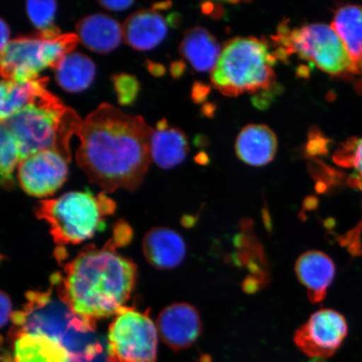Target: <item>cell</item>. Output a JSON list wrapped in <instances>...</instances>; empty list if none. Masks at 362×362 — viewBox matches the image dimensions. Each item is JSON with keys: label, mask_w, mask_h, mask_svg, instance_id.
<instances>
[{"label": "cell", "mask_w": 362, "mask_h": 362, "mask_svg": "<svg viewBox=\"0 0 362 362\" xmlns=\"http://www.w3.org/2000/svg\"><path fill=\"white\" fill-rule=\"evenodd\" d=\"M57 3L52 0L47 1L26 2V12L29 19L40 33L53 28L54 18L57 12Z\"/></svg>", "instance_id": "obj_25"}, {"label": "cell", "mask_w": 362, "mask_h": 362, "mask_svg": "<svg viewBox=\"0 0 362 362\" xmlns=\"http://www.w3.org/2000/svg\"><path fill=\"white\" fill-rule=\"evenodd\" d=\"M189 149L187 136L177 128L156 129L151 137L152 160L162 169L169 170L180 164Z\"/></svg>", "instance_id": "obj_22"}, {"label": "cell", "mask_w": 362, "mask_h": 362, "mask_svg": "<svg viewBox=\"0 0 362 362\" xmlns=\"http://www.w3.org/2000/svg\"><path fill=\"white\" fill-rule=\"evenodd\" d=\"M168 22L172 26H177L180 22V16L179 13H171L168 18Z\"/></svg>", "instance_id": "obj_40"}, {"label": "cell", "mask_w": 362, "mask_h": 362, "mask_svg": "<svg viewBox=\"0 0 362 362\" xmlns=\"http://www.w3.org/2000/svg\"><path fill=\"white\" fill-rule=\"evenodd\" d=\"M298 280L308 291L310 302H321L327 296L332 284L336 267L330 257L320 251H309L298 257L296 264Z\"/></svg>", "instance_id": "obj_14"}, {"label": "cell", "mask_w": 362, "mask_h": 362, "mask_svg": "<svg viewBox=\"0 0 362 362\" xmlns=\"http://www.w3.org/2000/svg\"><path fill=\"white\" fill-rule=\"evenodd\" d=\"M158 334L148 312L122 308L108 329L107 361L156 362Z\"/></svg>", "instance_id": "obj_7"}, {"label": "cell", "mask_w": 362, "mask_h": 362, "mask_svg": "<svg viewBox=\"0 0 362 362\" xmlns=\"http://www.w3.org/2000/svg\"><path fill=\"white\" fill-rule=\"evenodd\" d=\"M25 310L13 312L15 329L42 333L57 339L72 359L92 360L101 355L103 347L94 337L95 328L75 315L64 303L54 302L49 293L31 292Z\"/></svg>", "instance_id": "obj_4"}, {"label": "cell", "mask_w": 362, "mask_h": 362, "mask_svg": "<svg viewBox=\"0 0 362 362\" xmlns=\"http://www.w3.org/2000/svg\"><path fill=\"white\" fill-rule=\"evenodd\" d=\"M1 362H13L12 357L8 355H3Z\"/></svg>", "instance_id": "obj_45"}, {"label": "cell", "mask_w": 362, "mask_h": 362, "mask_svg": "<svg viewBox=\"0 0 362 362\" xmlns=\"http://www.w3.org/2000/svg\"><path fill=\"white\" fill-rule=\"evenodd\" d=\"M216 106L212 103H206L205 105L202 107V110L203 115L209 117L214 116Z\"/></svg>", "instance_id": "obj_36"}, {"label": "cell", "mask_w": 362, "mask_h": 362, "mask_svg": "<svg viewBox=\"0 0 362 362\" xmlns=\"http://www.w3.org/2000/svg\"><path fill=\"white\" fill-rule=\"evenodd\" d=\"M104 8L112 11H123L133 6L132 0H102L98 1Z\"/></svg>", "instance_id": "obj_30"}, {"label": "cell", "mask_w": 362, "mask_h": 362, "mask_svg": "<svg viewBox=\"0 0 362 362\" xmlns=\"http://www.w3.org/2000/svg\"><path fill=\"white\" fill-rule=\"evenodd\" d=\"M143 252L147 261L158 269H171L185 259L187 246L180 235L166 228L148 230L143 240Z\"/></svg>", "instance_id": "obj_15"}, {"label": "cell", "mask_w": 362, "mask_h": 362, "mask_svg": "<svg viewBox=\"0 0 362 362\" xmlns=\"http://www.w3.org/2000/svg\"><path fill=\"white\" fill-rule=\"evenodd\" d=\"M117 241L115 235L102 247H85L65 266L64 274L54 275L60 300L93 328L124 307L134 291L137 268L117 252Z\"/></svg>", "instance_id": "obj_2"}, {"label": "cell", "mask_w": 362, "mask_h": 362, "mask_svg": "<svg viewBox=\"0 0 362 362\" xmlns=\"http://www.w3.org/2000/svg\"><path fill=\"white\" fill-rule=\"evenodd\" d=\"M43 47L44 39L38 35L21 36L11 40L0 52L3 79L25 83L39 78V72L47 67Z\"/></svg>", "instance_id": "obj_11"}, {"label": "cell", "mask_w": 362, "mask_h": 362, "mask_svg": "<svg viewBox=\"0 0 362 362\" xmlns=\"http://www.w3.org/2000/svg\"><path fill=\"white\" fill-rule=\"evenodd\" d=\"M69 161L54 149L26 157L18 165V180L23 191L35 197L52 196L65 183Z\"/></svg>", "instance_id": "obj_10"}, {"label": "cell", "mask_w": 362, "mask_h": 362, "mask_svg": "<svg viewBox=\"0 0 362 362\" xmlns=\"http://www.w3.org/2000/svg\"><path fill=\"white\" fill-rule=\"evenodd\" d=\"M277 58L255 38H236L226 45L212 71L215 88L226 96L269 90L274 83L272 67Z\"/></svg>", "instance_id": "obj_6"}, {"label": "cell", "mask_w": 362, "mask_h": 362, "mask_svg": "<svg viewBox=\"0 0 362 362\" xmlns=\"http://www.w3.org/2000/svg\"><path fill=\"white\" fill-rule=\"evenodd\" d=\"M11 338L13 362H71L72 360L66 348L47 334L12 329Z\"/></svg>", "instance_id": "obj_13"}, {"label": "cell", "mask_w": 362, "mask_h": 362, "mask_svg": "<svg viewBox=\"0 0 362 362\" xmlns=\"http://www.w3.org/2000/svg\"><path fill=\"white\" fill-rule=\"evenodd\" d=\"M171 2H162L153 4V10L157 11V10H167L171 6Z\"/></svg>", "instance_id": "obj_43"}, {"label": "cell", "mask_w": 362, "mask_h": 362, "mask_svg": "<svg viewBox=\"0 0 362 362\" xmlns=\"http://www.w3.org/2000/svg\"><path fill=\"white\" fill-rule=\"evenodd\" d=\"M277 151V139L268 127L251 124L239 134L236 152L240 160L252 166H262L273 160Z\"/></svg>", "instance_id": "obj_18"}, {"label": "cell", "mask_w": 362, "mask_h": 362, "mask_svg": "<svg viewBox=\"0 0 362 362\" xmlns=\"http://www.w3.org/2000/svg\"><path fill=\"white\" fill-rule=\"evenodd\" d=\"M194 160L201 165H207L209 163V157H208L205 152L199 153Z\"/></svg>", "instance_id": "obj_38"}, {"label": "cell", "mask_w": 362, "mask_h": 362, "mask_svg": "<svg viewBox=\"0 0 362 362\" xmlns=\"http://www.w3.org/2000/svg\"><path fill=\"white\" fill-rule=\"evenodd\" d=\"M115 203L104 192H72L40 202L35 216L47 221L54 242L59 246L78 244L105 226L107 216L115 211Z\"/></svg>", "instance_id": "obj_5"}, {"label": "cell", "mask_w": 362, "mask_h": 362, "mask_svg": "<svg viewBox=\"0 0 362 362\" xmlns=\"http://www.w3.org/2000/svg\"><path fill=\"white\" fill-rule=\"evenodd\" d=\"M332 28L345 44L357 69L362 70V6H344L336 13Z\"/></svg>", "instance_id": "obj_23"}, {"label": "cell", "mask_w": 362, "mask_h": 362, "mask_svg": "<svg viewBox=\"0 0 362 362\" xmlns=\"http://www.w3.org/2000/svg\"><path fill=\"white\" fill-rule=\"evenodd\" d=\"M153 131L141 116H132L108 103L81 120L76 163L90 182L106 192H133L151 164Z\"/></svg>", "instance_id": "obj_1"}, {"label": "cell", "mask_w": 362, "mask_h": 362, "mask_svg": "<svg viewBox=\"0 0 362 362\" xmlns=\"http://www.w3.org/2000/svg\"><path fill=\"white\" fill-rule=\"evenodd\" d=\"M0 31H1V38H0V52H2L7 45L11 42V31L6 21L0 20Z\"/></svg>", "instance_id": "obj_33"}, {"label": "cell", "mask_w": 362, "mask_h": 362, "mask_svg": "<svg viewBox=\"0 0 362 362\" xmlns=\"http://www.w3.org/2000/svg\"><path fill=\"white\" fill-rule=\"evenodd\" d=\"M81 120L74 110L47 90L33 104L1 124L16 138L21 160L48 149L60 152L71 160V138Z\"/></svg>", "instance_id": "obj_3"}, {"label": "cell", "mask_w": 362, "mask_h": 362, "mask_svg": "<svg viewBox=\"0 0 362 362\" xmlns=\"http://www.w3.org/2000/svg\"><path fill=\"white\" fill-rule=\"evenodd\" d=\"M310 362H325V361H323L322 360H320V359H313Z\"/></svg>", "instance_id": "obj_46"}, {"label": "cell", "mask_w": 362, "mask_h": 362, "mask_svg": "<svg viewBox=\"0 0 362 362\" xmlns=\"http://www.w3.org/2000/svg\"><path fill=\"white\" fill-rule=\"evenodd\" d=\"M71 362H107L106 357H104L103 356V353L101 355H99L96 357V358H94L93 360H76L72 359Z\"/></svg>", "instance_id": "obj_41"}, {"label": "cell", "mask_w": 362, "mask_h": 362, "mask_svg": "<svg viewBox=\"0 0 362 362\" xmlns=\"http://www.w3.org/2000/svg\"><path fill=\"white\" fill-rule=\"evenodd\" d=\"M167 30L164 17L153 8L135 12L123 25L125 42L139 51L156 47L165 38Z\"/></svg>", "instance_id": "obj_17"}, {"label": "cell", "mask_w": 362, "mask_h": 362, "mask_svg": "<svg viewBox=\"0 0 362 362\" xmlns=\"http://www.w3.org/2000/svg\"><path fill=\"white\" fill-rule=\"evenodd\" d=\"M329 139L325 138L318 129H311L309 141L306 146L307 155L310 156L327 155L329 151Z\"/></svg>", "instance_id": "obj_28"}, {"label": "cell", "mask_w": 362, "mask_h": 362, "mask_svg": "<svg viewBox=\"0 0 362 362\" xmlns=\"http://www.w3.org/2000/svg\"><path fill=\"white\" fill-rule=\"evenodd\" d=\"M48 80V78H39L18 83L3 79L0 85V121L10 119L37 100L47 90Z\"/></svg>", "instance_id": "obj_19"}, {"label": "cell", "mask_w": 362, "mask_h": 362, "mask_svg": "<svg viewBox=\"0 0 362 362\" xmlns=\"http://www.w3.org/2000/svg\"><path fill=\"white\" fill-rule=\"evenodd\" d=\"M148 70L151 74L156 76H160L165 74V69L164 66L153 63L152 62H147Z\"/></svg>", "instance_id": "obj_35"}, {"label": "cell", "mask_w": 362, "mask_h": 362, "mask_svg": "<svg viewBox=\"0 0 362 362\" xmlns=\"http://www.w3.org/2000/svg\"><path fill=\"white\" fill-rule=\"evenodd\" d=\"M21 161L20 148L16 138L6 126L0 124V175L4 187L10 189L15 185L13 172Z\"/></svg>", "instance_id": "obj_24"}, {"label": "cell", "mask_w": 362, "mask_h": 362, "mask_svg": "<svg viewBox=\"0 0 362 362\" xmlns=\"http://www.w3.org/2000/svg\"><path fill=\"white\" fill-rule=\"evenodd\" d=\"M56 80L68 93L83 92L92 84L96 75V66L83 53L67 54L55 68Z\"/></svg>", "instance_id": "obj_21"}, {"label": "cell", "mask_w": 362, "mask_h": 362, "mask_svg": "<svg viewBox=\"0 0 362 362\" xmlns=\"http://www.w3.org/2000/svg\"><path fill=\"white\" fill-rule=\"evenodd\" d=\"M283 47L289 54L313 61L330 75L358 74L345 44L332 28L325 24H312L292 31L285 36Z\"/></svg>", "instance_id": "obj_8"}, {"label": "cell", "mask_w": 362, "mask_h": 362, "mask_svg": "<svg viewBox=\"0 0 362 362\" xmlns=\"http://www.w3.org/2000/svg\"><path fill=\"white\" fill-rule=\"evenodd\" d=\"M288 54V49L281 47L276 51L274 56L276 58L280 59V60L287 61Z\"/></svg>", "instance_id": "obj_37"}, {"label": "cell", "mask_w": 362, "mask_h": 362, "mask_svg": "<svg viewBox=\"0 0 362 362\" xmlns=\"http://www.w3.org/2000/svg\"><path fill=\"white\" fill-rule=\"evenodd\" d=\"M210 90L209 86L197 81V83H194L192 88V98L193 101L197 103H202L206 101Z\"/></svg>", "instance_id": "obj_31"}, {"label": "cell", "mask_w": 362, "mask_h": 362, "mask_svg": "<svg viewBox=\"0 0 362 362\" xmlns=\"http://www.w3.org/2000/svg\"><path fill=\"white\" fill-rule=\"evenodd\" d=\"M202 11L207 15H211L212 12H214L215 6L211 3H205L202 4Z\"/></svg>", "instance_id": "obj_42"}, {"label": "cell", "mask_w": 362, "mask_h": 362, "mask_svg": "<svg viewBox=\"0 0 362 362\" xmlns=\"http://www.w3.org/2000/svg\"><path fill=\"white\" fill-rule=\"evenodd\" d=\"M334 160L339 165L354 167L360 175L359 177L356 176L355 181L359 187H362V139L348 142L337 153Z\"/></svg>", "instance_id": "obj_26"}, {"label": "cell", "mask_w": 362, "mask_h": 362, "mask_svg": "<svg viewBox=\"0 0 362 362\" xmlns=\"http://www.w3.org/2000/svg\"><path fill=\"white\" fill-rule=\"evenodd\" d=\"M0 305H1V327L4 328V325L8 323V321L11 319L12 315V305L11 300L8 294L4 291L0 293Z\"/></svg>", "instance_id": "obj_29"}, {"label": "cell", "mask_w": 362, "mask_h": 362, "mask_svg": "<svg viewBox=\"0 0 362 362\" xmlns=\"http://www.w3.org/2000/svg\"><path fill=\"white\" fill-rule=\"evenodd\" d=\"M253 105L259 110H264L268 108L270 103L274 100V93L270 90H265L259 94L255 95L252 99Z\"/></svg>", "instance_id": "obj_32"}, {"label": "cell", "mask_w": 362, "mask_h": 362, "mask_svg": "<svg viewBox=\"0 0 362 362\" xmlns=\"http://www.w3.org/2000/svg\"><path fill=\"white\" fill-rule=\"evenodd\" d=\"M76 29L81 43L100 54L113 51L124 38L123 26L112 17L100 13L83 18Z\"/></svg>", "instance_id": "obj_16"}, {"label": "cell", "mask_w": 362, "mask_h": 362, "mask_svg": "<svg viewBox=\"0 0 362 362\" xmlns=\"http://www.w3.org/2000/svg\"><path fill=\"white\" fill-rule=\"evenodd\" d=\"M185 69H187V66L183 62L180 61L175 62L170 66V72L172 76L175 78H180L184 74Z\"/></svg>", "instance_id": "obj_34"}, {"label": "cell", "mask_w": 362, "mask_h": 362, "mask_svg": "<svg viewBox=\"0 0 362 362\" xmlns=\"http://www.w3.org/2000/svg\"><path fill=\"white\" fill-rule=\"evenodd\" d=\"M197 146L203 147L207 146V139L204 136H197L196 141H194Z\"/></svg>", "instance_id": "obj_44"}, {"label": "cell", "mask_w": 362, "mask_h": 362, "mask_svg": "<svg viewBox=\"0 0 362 362\" xmlns=\"http://www.w3.org/2000/svg\"><path fill=\"white\" fill-rule=\"evenodd\" d=\"M345 317L329 309L320 310L296 330L294 343L314 359L328 358L336 353L347 336Z\"/></svg>", "instance_id": "obj_9"}, {"label": "cell", "mask_w": 362, "mask_h": 362, "mask_svg": "<svg viewBox=\"0 0 362 362\" xmlns=\"http://www.w3.org/2000/svg\"><path fill=\"white\" fill-rule=\"evenodd\" d=\"M180 51L194 69L202 72L214 69L221 53L214 36L202 27L185 33Z\"/></svg>", "instance_id": "obj_20"}, {"label": "cell", "mask_w": 362, "mask_h": 362, "mask_svg": "<svg viewBox=\"0 0 362 362\" xmlns=\"http://www.w3.org/2000/svg\"><path fill=\"white\" fill-rule=\"evenodd\" d=\"M297 75L300 78H309L310 69L309 67L305 66H300L298 67Z\"/></svg>", "instance_id": "obj_39"}, {"label": "cell", "mask_w": 362, "mask_h": 362, "mask_svg": "<svg viewBox=\"0 0 362 362\" xmlns=\"http://www.w3.org/2000/svg\"><path fill=\"white\" fill-rule=\"evenodd\" d=\"M113 85L119 103L122 105H130L138 96L139 83L134 76L119 74L113 76Z\"/></svg>", "instance_id": "obj_27"}, {"label": "cell", "mask_w": 362, "mask_h": 362, "mask_svg": "<svg viewBox=\"0 0 362 362\" xmlns=\"http://www.w3.org/2000/svg\"><path fill=\"white\" fill-rule=\"evenodd\" d=\"M156 327L163 342L175 351L187 349L202 332L200 314L187 303H176L163 310Z\"/></svg>", "instance_id": "obj_12"}]
</instances>
